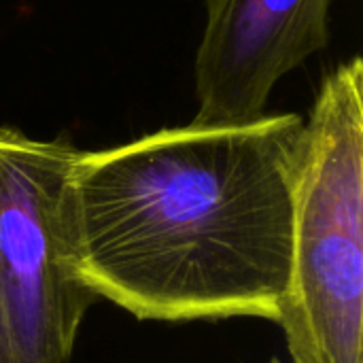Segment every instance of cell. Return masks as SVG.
Wrapping results in <instances>:
<instances>
[{
  "instance_id": "6da1fadb",
  "label": "cell",
  "mask_w": 363,
  "mask_h": 363,
  "mask_svg": "<svg viewBox=\"0 0 363 363\" xmlns=\"http://www.w3.org/2000/svg\"><path fill=\"white\" fill-rule=\"evenodd\" d=\"M304 119L166 128L81 151L62 202L85 285L143 321L279 323Z\"/></svg>"
},
{
  "instance_id": "7a4b0ae2",
  "label": "cell",
  "mask_w": 363,
  "mask_h": 363,
  "mask_svg": "<svg viewBox=\"0 0 363 363\" xmlns=\"http://www.w3.org/2000/svg\"><path fill=\"white\" fill-rule=\"evenodd\" d=\"M291 363H363V62L323 77L304 121L279 319Z\"/></svg>"
},
{
  "instance_id": "3957f363",
  "label": "cell",
  "mask_w": 363,
  "mask_h": 363,
  "mask_svg": "<svg viewBox=\"0 0 363 363\" xmlns=\"http://www.w3.org/2000/svg\"><path fill=\"white\" fill-rule=\"evenodd\" d=\"M81 151L0 128V363H68L98 296L79 277L62 225Z\"/></svg>"
},
{
  "instance_id": "277c9868",
  "label": "cell",
  "mask_w": 363,
  "mask_h": 363,
  "mask_svg": "<svg viewBox=\"0 0 363 363\" xmlns=\"http://www.w3.org/2000/svg\"><path fill=\"white\" fill-rule=\"evenodd\" d=\"M194 125L262 119L274 85L330 43L332 0H204Z\"/></svg>"
},
{
  "instance_id": "5b68a950",
  "label": "cell",
  "mask_w": 363,
  "mask_h": 363,
  "mask_svg": "<svg viewBox=\"0 0 363 363\" xmlns=\"http://www.w3.org/2000/svg\"><path fill=\"white\" fill-rule=\"evenodd\" d=\"M270 363H281V362H277V359H272V362H270Z\"/></svg>"
}]
</instances>
